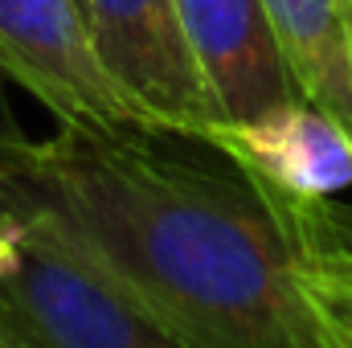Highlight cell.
<instances>
[{
    "mask_svg": "<svg viewBox=\"0 0 352 348\" xmlns=\"http://www.w3.org/2000/svg\"><path fill=\"white\" fill-rule=\"evenodd\" d=\"M0 336L12 348H192L8 209H0Z\"/></svg>",
    "mask_w": 352,
    "mask_h": 348,
    "instance_id": "cell-2",
    "label": "cell"
},
{
    "mask_svg": "<svg viewBox=\"0 0 352 348\" xmlns=\"http://www.w3.org/2000/svg\"><path fill=\"white\" fill-rule=\"evenodd\" d=\"M266 12L299 98L352 140V0H266Z\"/></svg>",
    "mask_w": 352,
    "mask_h": 348,
    "instance_id": "cell-8",
    "label": "cell"
},
{
    "mask_svg": "<svg viewBox=\"0 0 352 348\" xmlns=\"http://www.w3.org/2000/svg\"><path fill=\"white\" fill-rule=\"evenodd\" d=\"M278 197V193H274ZM303 348H352V209L278 197Z\"/></svg>",
    "mask_w": 352,
    "mask_h": 348,
    "instance_id": "cell-7",
    "label": "cell"
},
{
    "mask_svg": "<svg viewBox=\"0 0 352 348\" xmlns=\"http://www.w3.org/2000/svg\"><path fill=\"white\" fill-rule=\"evenodd\" d=\"M197 144L291 201H336L352 188L349 131L307 98L283 102L258 119H217Z\"/></svg>",
    "mask_w": 352,
    "mask_h": 348,
    "instance_id": "cell-5",
    "label": "cell"
},
{
    "mask_svg": "<svg viewBox=\"0 0 352 348\" xmlns=\"http://www.w3.org/2000/svg\"><path fill=\"white\" fill-rule=\"evenodd\" d=\"M102 70L176 140H201L217 102L201 78L176 0H82Z\"/></svg>",
    "mask_w": 352,
    "mask_h": 348,
    "instance_id": "cell-4",
    "label": "cell"
},
{
    "mask_svg": "<svg viewBox=\"0 0 352 348\" xmlns=\"http://www.w3.org/2000/svg\"><path fill=\"white\" fill-rule=\"evenodd\" d=\"M0 348H12V345H8V340H4V336H0Z\"/></svg>",
    "mask_w": 352,
    "mask_h": 348,
    "instance_id": "cell-9",
    "label": "cell"
},
{
    "mask_svg": "<svg viewBox=\"0 0 352 348\" xmlns=\"http://www.w3.org/2000/svg\"><path fill=\"white\" fill-rule=\"evenodd\" d=\"M0 74L29 90L58 127L168 135L102 70L82 0H0Z\"/></svg>",
    "mask_w": 352,
    "mask_h": 348,
    "instance_id": "cell-3",
    "label": "cell"
},
{
    "mask_svg": "<svg viewBox=\"0 0 352 348\" xmlns=\"http://www.w3.org/2000/svg\"><path fill=\"white\" fill-rule=\"evenodd\" d=\"M152 131H0V209L29 217L192 348H303L278 197Z\"/></svg>",
    "mask_w": 352,
    "mask_h": 348,
    "instance_id": "cell-1",
    "label": "cell"
},
{
    "mask_svg": "<svg viewBox=\"0 0 352 348\" xmlns=\"http://www.w3.org/2000/svg\"><path fill=\"white\" fill-rule=\"evenodd\" d=\"M176 8L221 119H258L299 98L266 0H176Z\"/></svg>",
    "mask_w": 352,
    "mask_h": 348,
    "instance_id": "cell-6",
    "label": "cell"
}]
</instances>
